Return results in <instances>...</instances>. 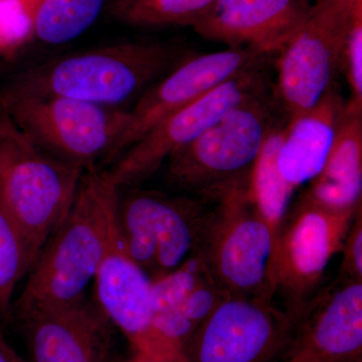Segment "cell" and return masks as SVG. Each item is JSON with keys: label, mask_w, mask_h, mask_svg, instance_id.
I'll return each mask as SVG.
<instances>
[{"label": "cell", "mask_w": 362, "mask_h": 362, "mask_svg": "<svg viewBox=\"0 0 362 362\" xmlns=\"http://www.w3.org/2000/svg\"><path fill=\"white\" fill-rule=\"evenodd\" d=\"M118 190L108 169L93 166L83 171L70 211L42 247L13 304L16 320L87 297L117 237Z\"/></svg>", "instance_id": "obj_1"}, {"label": "cell", "mask_w": 362, "mask_h": 362, "mask_svg": "<svg viewBox=\"0 0 362 362\" xmlns=\"http://www.w3.org/2000/svg\"><path fill=\"white\" fill-rule=\"evenodd\" d=\"M165 42H124L77 52L21 74L4 92L114 107L141 96L185 59Z\"/></svg>", "instance_id": "obj_2"}, {"label": "cell", "mask_w": 362, "mask_h": 362, "mask_svg": "<svg viewBox=\"0 0 362 362\" xmlns=\"http://www.w3.org/2000/svg\"><path fill=\"white\" fill-rule=\"evenodd\" d=\"M288 121L274 88L243 102L166 160V180L206 201L251 181L267 137Z\"/></svg>", "instance_id": "obj_3"}, {"label": "cell", "mask_w": 362, "mask_h": 362, "mask_svg": "<svg viewBox=\"0 0 362 362\" xmlns=\"http://www.w3.org/2000/svg\"><path fill=\"white\" fill-rule=\"evenodd\" d=\"M0 103L35 149L83 170L111 163L127 118V111L66 97L4 92Z\"/></svg>", "instance_id": "obj_4"}, {"label": "cell", "mask_w": 362, "mask_h": 362, "mask_svg": "<svg viewBox=\"0 0 362 362\" xmlns=\"http://www.w3.org/2000/svg\"><path fill=\"white\" fill-rule=\"evenodd\" d=\"M274 244L275 235L257 206L250 181L214 202L199 252L228 294L273 299Z\"/></svg>", "instance_id": "obj_5"}, {"label": "cell", "mask_w": 362, "mask_h": 362, "mask_svg": "<svg viewBox=\"0 0 362 362\" xmlns=\"http://www.w3.org/2000/svg\"><path fill=\"white\" fill-rule=\"evenodd\" d=\"M362 204L337 209L321 206L303 192L288 209L279 226L271 262L274 296L284 310L297 318L320 289L330 259L340 252L343 240Z\"/></svg>", "instance_id": "obj_6"}, {"label": "cell", "mask_w": 362, "mask_h": 362, "mask_svg": "<svg viewBox=\"0 0 362 362\" xmlns=\"http://www.w3.org/2000/svg\"><path fill=\"white\" fill-rule=\"evenodd\" d=\"M361 11L362 0H313L308 18L279 52L274 93L288 121L335 85L343 47Z\"/></svg>", "instance_id": "obj_7"}, {"label": "cell", "mask_w": 362, "mask_h": 362, "mask_svg": "<svg viewBox=\"0 0 362 362\" xmlns=\"http://www.w3.org/2000/svg\"><path fill=\"white\" fill-rule=\"evenodd\" d=\"M294 330L273 299L230 294L185 343L181 362H279Z\"/></svg>", "instance_id": "obj_8"}, {"label": "cell", "mask_w": 362, "mask_h": 362, "mask_svg": "<svg viewBox=\"0 0 362 362\" xmlns=\"http://www.w3.org/2000/svg\"><path fill=\"white\" fill-rule=\"evenodd\" d=\"M265 66L235 76L154 126L108 169L113 182L119 188L137 187L228 112L273 89Z\"/></svg>", "instance_id": "obj_9"}, {"label": "cell", "mask_w": 362, "mask_h": 362, "mask_svg": "<svg viewBox=\"0 0 362 362\" xmlns=\"http://www.w3.org/2000/svg\"><path fill=\"white\" fill-rule=\"evenodd\" d=\"M83 171L33 149L0 175V206L25 240L33 265L70 211Z\"/></svg>", "instance_id": "obj_10"}, {"label": "cell", "mask_w": 362, "mask_h": 362, "mask_svg": "<svg viewBox=\"0 0 362 362\" xmlns=\"http://www.w3.org/2000/svg\"><path fill=\"white\" fill-rule=\"evenodd\" d=\"M273 54L252 49H226L192 56L138 98L127 111L125 125L112 154L114 163L154 126L206 94L214 88L251 69L266 66Z\"/></svg>", "instance_id": "obj_11"}, {"label": "cell", "mask_w": 362, "mask_h": 362, "mask_svg": "<svg viewBox=\"0 0 362 362\" xmlns=\"http://www.w3.org/2000/svg\"><path fill=\"white\" fill-rule=\"evenodd\" d=\"M93 285V300L128 340L134 356L152 362H181L154 326L151 278L124 250L118 233Z\"/></svg>", "instance_id": "obj_12"}, {"label": "cell", "mask_w": 362, "mask_h": 362, "mask_svg": "<svg viewBox=\"0 0 362 362\" xmlns=\"http://www.w3.org/2000/svg\"><path fill=\"white\" fill-rule=\"evenodd\" d=\"M294 335L279 362L362 359V282L335 277L294 320Z\"/></svg>", "instance_id": "obj_13"}, {"label": "cell", "mask_w": 362, "mask_h": 362, "mask_svg": "<svg viewBox=\"0 0 362 362\" xmlns=\"http://www.w3.org/2000/svg\"><path fill=\"white\" fill-rule=\"evenodd\" d=\"M311 6L305 0H216L192 28L228 49L276 56L303 25Z\"/></svg>", "instance_id": "obj_14"}, {"label": "cell", "mask_w": 362, "mask_h": 362, "mask_svg": "<svg viewBox=\"0 0 362 362\" xmlns=\"http://www.w3.org/2000/svg\"><path fill=\"white\" fill-rule=\"evenodd\" d=\"M28 362H111L115 328L87 297L77 303L18 320Z\"/></svg>", "instance_id": "obj_15"}, {"label": "cell", "mask_w": 362, "mask_h": 362, "mask_svg": "<svg viewBox=\"0 0 362 362\" xmlns=\"http://www.w3.org/2000/svg\"><path fill=\"white\" fill-rule=\"evenodd\" d=\"M346 100L332 86L312 108L288 121L277 153V164L286 182L296 189L322 170Z\"/></svg>", "instance_id": "obj_16"}, {"label": "cell", "mask_w": 362, "mask_h": 362, "mask_svg": "<svg viewBox=\"0 0 362 362\" xmlns=\"http://www.w3.org/2000/svg\"><path fill=\"white\" fill-rule=\"evenodd\" d=\"M304 192L337 211L362 204V105L345 103L322 170Z\"/></svg>", "instance_id": "obj_17"}, {"label": "cell", "mask_w": 362, "mask_h": 362, "mask_svg": "<svg viewBox=\"0 0 362 362\" xmlns=\"http://www.w3.org/2000/svg\"><path fill=\"white\" fill-rule=\"evenodd\" d=\"M148 195L158 247L156 279L199 252L213 207L197 197L149 189Z\"/></svg>", "instance_id": "obj_18"}, {"label": "cell", "mask_w": 362, "mask_h": 362, "mask_svg": "<svg viewBox=\"0 0 362 362\" xmlns=\"http://www.w3.org/2000/svg\"><path fill=\"white\" fill-rule=\"evenodd\" d=\"M287 124L288 121L281 123L267 137L251 176L252 197L273 230L275 239L295 190L282 177L277 164L278 150Z\"/></svg>", "instance_id": "obj_19"}, {"label": "cell", "mask_w": 362, "mask_h": 362, "mask_svg": "<svg viewBox=\"0 0 362 362\" xmlns=\"http://www.w3.org/2000/svg\"><path fill=\"white\" fill-rule=\"evenodd\" d=\"M105 0H44L33 16V33L47 45L77 39L96 21Z\"/></svg>", "instance_id": "obj_20"}, {"label": "cell", "mask_w": 362, "mask_h": 362, "mask_svg": "<svg viewBox=\"0 0 362 362\" xmlns=\"http://www.w3.org/2000/svg\"><path fill=\"white\" fill-rule=\"evenodd\" d=\"M216 0H119L117 16L137 26L190 25Z\"/></svg>", "instance_id": "obj_21"}, {"label": "cell", "mask_w": 362, "mask_h": 362, "mask_svg": "<svg viewBox=\"0 0 362 362\" xmlns=\"http://www.w3.org/2000/svg\"><path fill=\"white\" fill-rule=\"evenodd\" d=\"M33 266L25 240L0 206V320L13 317L16 285Z\"/></svg>", "instance_id": "obj_22"}, {"label": "cell", "mask_w": 362, "mask_h": 362, "mask_svg": "<svg viewBox=\"0 0 362 362\" xmlns=\"http://www.w3.org/2000/svg\"><path fill=\"white\" fill-rule=\"evenodd\" d=\"M33 16L25 0H0V52L25 42L33 33Z\"/></svg>", "instance_id": "obj_23"}, {"label": "cell", "mask_w": 362, "mask_h": 362, "mask_svg": "<svg viewBox=\"0 0 362 362\" xmlns=\"http://www.w3.org/2000/svg\"><path fill=\"white\" fill-rule=\"evenodd\" d=\"M341 71L351 92L350 100L362 105V11L354 18L343 47Z\"/></svg>", "instance_id": "obj_24"}, {"label": "cell", "mask_w": 362, "mask_h": 362, "mask_svg": "<svg viewBox=\"0 0 362 362\" xmlns=\"http://www.w3.org/2000/svg\"><path fill=\"white\" fill-rule=\"evenodd\" d=\"M342 261L337 277L362 282V206L352 221L340 250Z\"/></svg>", "instance_id": "obj_25"}, {"label": "cell", "mask_w": 362, "mask_h": 362, "mask_svg": "<svg viewBox=\"0 0 362 362\" xmlns=\"http://www.w3.org/2000/svg\"><path fill=\"white\" fill-rule=\"evenodd\" d=\"M35 147L13 141H0V175L14 160Z\"/></svg>", "instance_id": "obj_26"}, {"label": "cell", "mask_w": 362, "mask_h": 362, "mask_svg": "<svg viewBox=\"0 0 362 362\" xmlns=\"http://www.w3.org/2000/svg\"><path fill=\"white\" fill-rule=\"evenodd\" d=\"M0 141H13L33 146L6 115H0Z\"/></svg>", "instance_id": "obj_27"}, {"label": "cell", "mask_w": 362, "mask_h": 362, "mask_svg": "<svg viewBox=\"0 0 362 362\" xmlns=\"http://www.w3.org/2000/svg\"><path fill=\"white\" fill-rule=\"evenodd\" d=\"M0 362H28L0 334Z\"/></svg>", "instance_id": "obj_28"}, {"label": "cell", "mask_w": 362, "mask_h": 362, "mask_svg": "<svg viewBox=\"0 0 362 362\" xmlns=\"http://www.w3.org/2000/svg\"><path fill=\"white\" fill-rule=\"evenodd\" d=\"M42 1H44V0H25L28 6L30 7V9H32L33 14L35 13V11L39 8V6L42 4Z\"/></svg>", "instance_id": "obj_29"}, {"label": "cell", "mask_w": 362, "mask_h": 362, "mask_svg": "<svg viewBox=\"0 0 362 362\" xmlns=\"http://www.w3.org/2000/svg\"><path fill=\"white\" fill-rule=\"evenodd\" d=\"M126 362H152L150 361H147V359L143 358V357L133 356L131 357L129 361H126Z\"/></svg>", "instance_id": "obj_30"}, {"label": "cell", "mask_w": 362, "mask_h": 362, "mask_svg": "<svg viewBox=\"0 0 362 362\" xmlns=\"http://www.w3.org/2000/svg\"><path fill=\"white\" fill-rule=\"evenodd\" d=\"M306 2H309V4H312L313 2V0H305Z\"/></svg>", "instance_id": "obj_31"}, {"label": "cell", "mask_w": 362, "mask_h": 362, "mask_svg": "<svg viewBox=\"0 0 362 362\" xmlns=\"http://www.w3.org/2000/svg\"><path fill=\"white\" fill-rule=\"evenodd\" d=\"M111 362H126V361H112Z\"/></svg>", "instance_id": "obj_32"}, {"label": "cell", "mask_w": 362, "mask_h": 362, "mask_svg": "<svg viewBox=\"0 0 362 362\" xmlns=\"http://www.w3.org/2000/svg\"><path fill=\"white\" fill-rule=\"evenodd\" d=\"M357 362H362V359H361V361H357Z\"/></svg>", "instance_id": "obj_33"}]
</instances>
